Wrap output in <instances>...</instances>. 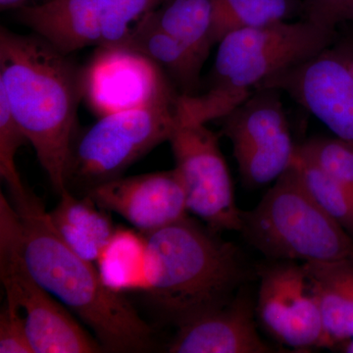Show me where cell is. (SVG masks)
I'll return each mask as SVG.
<instances>
[{
	"label": "cell",
	"instance_id": "cell-1",
	"mask_svg": "<svg viewBox=\"0 0 353 353\" xmlns=\"http://www.w3.org/2000/svg\"><path fill=\"white\" fill-rule=\"evenodd\" d=\"M38 34L0 29V92L31 143L53 189H67L83 68Z\"/></svg>",
	"mask_w": 353,
	"mask_h": 353
},
{
	"label": "cell",
	"instance_id": "cell-2",
	"mask_svg": "<svg viewBox=\"0 0 353 353\" xmlns=\"http://www.w3.org/2000/svg\"><path fill=\"white\" fill-rule=\"evenodd\" d=\"M18 215V241L32 277L94 332L103 350L145 352L152 330L124 294L104 284L97 265L62 240L43 202L28 190L12 197Z\"/></svg>",
	"mask_w": 353,
	"mask_h": 353
},
{
	"label": "cell",
	"instance_id": "cell-3",
	"mask_svg": "<svg viewBox=\"0 0 353 353\" xmlns=\"http://www.w3.org/2000/svg\"><path fill=\"white\" fill-rule=\"evenodd\" d=\"M145 234L146 292L176 326L227 303L245 280L238 248L188 216Z\"/></svg>",
	"mask_w": 353,
	"mask_h": 353
},
{
	"label": "cell",
	"instance_id": "cell-4",
	"mask_svg": "<svg viewBox=\"0 0 353 353\" xmlns=\"http://www.w3.org/2000/svg\"><path fill=\"white\" fill-rule=\"evenodd\" d=\"M334 39V30L306 19L227 34L218 43L208 88L196 95L181 94L179 123L222 119L252 94V88L315 57Z\"/></svg>",
	"mask_w": 353,
	"mask_h": 353
},
{
	"label": "cell",
	"instance_id": "cell-5",
	"mask_svg": "<svg viewBox=\"0 0 353 353\" xmlns=\"http://www.w3.org/2000/svg\"><path fill=\"white\" fill-rule=\"evenodd\" d=\"M241 233L269 259L303 263L353 261V238L308 194L296 165L250 212Z\"/></svg>",
	"mask_w": 353,
	"mask_h": 353
},
{
	"label": "cell",
	"instance_id": "cell-6",
	"mask_svg": "<svg viewBox=\"0 0 353 353\" xmlns=\"http://www.w3.org/2000/svg\"><path fill=\"white\" fill-rule=\"evenodd\" d=\"M179 101L102 116L76 136L67 167V189L85 190L118 178L160 143L179 124Z\"/></svg>",
	"mask_w": 353,
	"mask_h": 353
},
{
	"label": "cell",
	"instance_id": "cell-7",
	"mask_svg": "<svg viewBox=\"0 0 353 353\" xmlns=\"http://www.w3.org/2000/svg\"><path fill=\"white\" fill-rule=\"evenodd\" d=\"M0 279L6 297L24 315L34 353H92L103 348L74 319L68 309L32 277L18 241V215L0 196Z\"/></svg>",
	"mask_w": 353,
	"mask_h": 353
},
{
	"label": "cell",
	"instance_id": "cell-8",
	"mask_svg": "<svg viewBox=\"0 0 353 353\" xmlns=\"http://www.w3.org/2000/svg\"><path fill=\"white\" fill-rule=\"evenodd\" d=\"M165 0H48L17 10V18L69 54L88 46H112L126 38L146 14Z\"/></svg>",
	"mask_w": 353,
	"mask_h": 353
},
{
	"label": "cell",
	"instance_id": "cell-9",
	"mask_svg": "<svg viewBox=\"0 0 353 353\" xmlns=\"http://www.w3.org/2000/svg\"><path fill=\"white\" fill-rule=\"evenodd\" d=\"M188 210L219 232H241L243 212L217 136L206 124L179 123L169 139Z\"/></svg>",
	"mask_w": 353,
	"mask_h": 353
},
{
	"label": "cell",
	"instance_id": "cell-10",
	"mask_svg": "<svg viewBox=\"0 0 353 353\" xmlns=\"http://www.w3.org/2000/svg\"><path fill=\"white\" fill-rule=\"evenodd\" d=\"M222 120L246 185L275 182L294 163L296 145L278 90L257 88Z\"/></svg>",
	"mask_w": 353,
	"mask_h": 353
},
{
	"label": "cell",
	"instance_id": "cell-11",
	"mask_svg": "<svg viewBox=\"0 0 353 353\" xmlns=\"http://www.w3.org/2000/svg\"><path fill=\"white\" fill-rule=\"evenodd\" d=\"M262 88L287 92L334 136L353 143V41L332 43L257 88Z\"/></svg>",
	"mask_w": 353,
	"mask_h": 353
},
{
	"label": "cell",
	"instance_id": "cell-12",
	"mask_svg": "<svg viewBox=\"0 0 353 353\" xmlns=\"http://www.w3.org/2000/svg\"><path fill=\"white\" fill-rule=\"evenodd\" d=\"M83 99L99 117L180 99L163 70L139 51L101 46L83 68Z\"/></svg>",
	"mask_w": 353,
	"mask_h": 353
},
{
	"label": "cell",
	"instance_id": "cell-13",
	"mask_svg": "<svg viewBox=\"0 0 353 353\" xmlns=\"http://www.w3.org/2000/svg\"><path fill=\"white\" fill-rule=\"evenodd\" d=\"M260 322L280 343L294 350L328 348L319 301L304 264L278 260L260 270Z\"/></svg>",
	"mask_w": 353,
	"mask_h": 353
},
{
	"label": "cell",
	"instance_id": "cell-14",
	"mask_svg": "<svg viewBox=\"0 0 353 353\" xmlns=\"http://www.w3.org/2000/svg\"><path fill=\"white\" fill-rule=\"evenodd\" d=\"M85 196L99 208L120 215L143 234L173 224L189 211L175 169L118 176L85 190Z\"/></svg>",
	"mask_w": 353,
	"mask_h": 353
},
{
	"label": "cell",
	"instance_id": "cell-15",
	"mask_svg": "<svg viewBox=\"0 0 353 353\" xmlns=\"http://www.w3.org/2000/svg\"><path fill=\"white\" fill-rule=\"evenodd\" d=\"M254 304L238 292L227 303L178 325L168 352L172 353H269L256 330Z\"/></svg>",
	"mask_w": 353,
	"mask_h": 353
},
{
	"label": "cell",
	"instance_id": "cell-16",
	"mask_svg": "<svg viewBox=\"0 0 353 353\" xmlns=\"http://www.w3.org/2000/svg\"><path fill=\"white\" fill-rule=\"evenodd\" d=\"M59 197L57 208L50 212L53 226L72 250L95 263L116 230L108 211L87 196L79 199L70 190Z\"/></svg>",
	"mask_w": 353,
	"mask_h": 353
},
{
	"label": "cell",
	"instance_id": "cell-17",
	"mask_svg": "<svg viewBox=\"0 0 353 353\" xmlns=\"http://www.w3.org/2000/svg\"><path fill=\"white\" fill-rule=\"evenodd\" d=\"M120 46L139 51L158 65L182 95H196L201 90L204 61L185 44L141 19Z\"/></svg>",
	"mask_w": 353,
	"mask_h": 353
},
{
	"label": "cell",
	"instance_id": "cell-18",
	"mask_svg": "<svg viewBox=\"0 0 353 353\" xmlns=\"http://www.w3.org/2000/svg\"><path fill=\"white\" fill-rule=\"evenodd\" d=\"M312 281L328 348L353 339V261L303 263Z\"/></svg>",
	"mask_w": 353,
	"mask_h": 353
},
{
	"label": "cell",
	"instance_id": "cell-19",
	"mask_svg": "<svg viewBox=\"0 0 353 353\" xmlns=\"http://www.w3.org/2000/svg\"><path fill=\"white\" fill-rule=\"evenodd\" d=\"M95 265L104 284L114 292H148V243L138 230L116 228Z\"/></svg>",
	"mask_w": 353,
	"mask_h": 353
},
{
	"label": "cell",
	"instance_id": "cell-20",
	"mask_svg": "<svg viewBox=\"0 0 353 353\" xmlns=\"http://www.w3.org/2000/svg\"><path fill=\"white\" fill-rule=\"evenodd\" d=\"M208 59L213 41V0H165L143 18Z\"/></svg>",
	"mask_w": 353,
	"mask_h": 353
},
{
	"label": "cell",
	"instance_id": "cell-21",
	"mask_svg": "<svg viewBox=\"0 0 353 353\" xmlns=\"http://www.w3.org/2000/svg\"><path fill=\"white\" fill-rule=\"evenodd\" d=\"M301 16L303 0H213V41L239 30L287 22Z\"/></svg>",
	"mask_w": 353,
	"mask_h": 353
},
{
	"label": "cell",
	"instance_id": "cell-22",
	"mask_svg": "<svg viewBox=\"0 0 353 353\" xmlns=\"http://www.w3.org/2000/svg\"><path fill=\"white\" fill-rule=\"evenodd\" d=\"M294 165L308 194L353 238V194L317 165L296 152Z\"/></svg>",
	"mask_w": 353,
	"mask_h": 353
},
{
	"label": "cell",
	"instance_id": "cell-23",
	"mask_svg": "<svg viewBox=\"0 0 353 353\" xmlns=\"http://www.w3.org/2000/svg\"><path fill=\"white\" fill-rule=\"evenodd\" d=\"M296 150L353 194V143L334 136L308 139Z\"/></svg>",
	"mask_w": 353,
	"mask_h": 353
},
{
	"label": "cell",
	"instance_id": "cell-24",
	"mask_svg": "<svg viewBox=\"0 0 353 353\" xmlns=\"http://www.w3.org/2000/svg\"><path fill=\"white\" fill-rule=\"evenodd\" d=\"M26 143H29L27 137L14 119L6 97L0 92V176L12 197L22 196L28 190L16 165L18 150Z\"/></svg>",
	"mask_w": 353,
	"mask_h": 353
},
{
	"label": "cell",
	"instance_id": "cell-25",
	"mask_svg": "<svg viewBox=\"0 0 353 353\" xmlns=\"http://www.w3.org/2000/svg\"><path fill=\"white\" fill-rule=\"evenodd\" d=\"M0 352L34 353L24 315L17 303L8 297L0 311Z\"/></svg>",
	"mask_w": 353,
	"mask_h": 353
},
{
	"label": "cell",
	"instance_id": "cell-26",
	"mask_svg": "<svg viewBox=\"0 0 353 353\" xmlns=\"http://www.w3.org/2000/svg\"><path fill=\"white\" fill-rule=\"evenodd\" d=\"M304 19L334 30L340 23L353 20V0H303Z\"/></svg>",
	"mask_w": 353,
	"mask_h": 353
},
{
	"label": "cell",
	"instance_id": "cell-27",
	"mask_svg": "<svg viewBox=\"0 0 353 353\" xmlns=\"http://www.w3.org/2000/svg\"><path fill=\"white\" fill-rule=\"evenodd\" d=\"M28 1L29 0H0V7L1 10H19L23 7L29 6Z\"/></svg>",
	"mask_w": 353,
	"mask_h": 353
},
{
	"label": "cell",
	"instance_id": "cell-28",
	"mask_svg": "<svg viewBox=\"0 0 353 353\" xmlns=\"http://www.w3.org/2000/svg\"><path fill=\"white\" fill-rule=\"evenodd\" d=\"M343 352L348 353H353V339L352 340L347 341V343H343Z\"/></svg>",
	"mask_w": 353,
	"mask_h": 353
}]
</instances>
